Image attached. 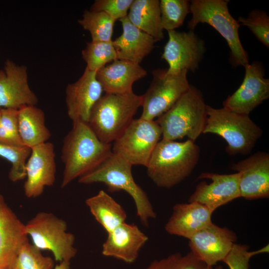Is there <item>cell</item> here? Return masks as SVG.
<instances>
[{"label": "cell", "mask_w": 269, "mask_h": 269, "mask_svg": "<svg viewBox=\"0 0 269 269\" xmlns=\"http://www.w3.org/2000/svg\"><path fill=\"white\" fill-rule=\"evenodd\" d=\"M227 0H192L190 4L191 18L187 23L189 30L194 31L200 23L213 27L226 40L230 49V59L235 66L245 67L249 56L241 42L240 24L230 14Z\"/></svg>", "instance_id": "7"}, {"label": "cell", "mask_w": 269, "mask_h": 269, "mask_svg": "<svg viewBox=\"0 0 269 269\" xmlns=\"http://www.w3.org/2000/svg\"><path fill=\"white\" fill-rule=\"evenodd\" d=\"M0 143L11 146H24L18 128V110L0 108Z\"/></svg>", "instance_id": "32"}, {"label": "cell", "mask_w": 269, "mask_h": 269, "mask_svg": "<svg viewBox=\"0 0 269 269\" xmlns=\"http://www.w3.org/2000/svg\"><path fill=\"white\" fill-rule=\"evenodd\" d=\"M38 102L28 83L26 66L6 60L3 69L0 70V108L18 110Z\"/></svg>", "instance_id": "17"}, {"label": "cell", "mask_w": 269, "mask_h": 269, "mask_svg": "<svg viewBox=\"0 0 269 269\" xmlns=\"http://www.w3.org/2000/svg\"><path fill=\"white\" fill-rule=\"evenodd\" d=\"M237 240L234 232L212 222L189 239L190 252L208 267L223 262Z\"/></svg>", "instance_id": "13"}, {"label": "cell", "mask_w": 269, "mask_h": 269, "mask_svg": "<svg viewBox=\"0 0 269 269\" xmlns=\"http://www.w3.org/2000/svg\"><path fill=\"white\" fill-rule=\"evenodd\" d=\"M242 83L223 102V108L231 111L249 115L257 106L269 98V79L259 62L249 63L245 67Z\"/></svg>", "instance_id": "12"}, {"label": "cell", "mask_w": 269, "mask_h": 269, "mask_svg": "<svg viewBox=\"0 0 269 269\" xmlns=\"http://www.w3.org/2000/svg\"><path fill=\"white\" fill-rule=\"evenodd\" d=\"M254 256L248 246L235 243L223 262L229 269H249L250 260Z\"/></svg>", "instance_id": "36"}, {"label": "cell", "mask_w": 269, "mask_h": 269, "mask_svg": "<svg viewBox=\"0 0 269 269\" xmlns=\"http://www.w3.org/2000/svg\"><path fill=\"white\" fill-rule=\"evenodd\" d=\"M79 24L90 33L92 41H112L116 20L103 11L85 10Z\"/></svg>", "instance_id": "27"}, {"label": "cell", "mask_w": 269, "mask_h": 269, "mask_svg": "<svg viewBox=\"0 0 269 269\" xmlns=\"http://www.w3.org/2000/svg\"><path fill=\"white\" fill-rule=\"evenodd\" d=\"M198 178L208 179L211 182L199 183L190 195L188 202L200 203L207 207L212 213L221 206L241 197L238 172L222 174L203 172Z\"/></svg>", "instance_id": "15"}, {"label": "cell", "mask_w": 269, "mask_h": 269, "mask_svg": "<svg viewBox=\"0 0 269 269\" xmlns=\"http://www.w3.org/2000/svg\"><path fill=\"white\" fill-rule=\"evenodd\" d=\"M238 21L247 26L262 44L269 48V17L265 11L253 10L247 17H239Z\"/></svg>", "instance_id": "34"}, {"label": "cell", "mask_w": 269, "mask_h": 269, "mask_svg": "<svg viewBox=\"0 0 269 269\" xmlns=\"http://www.w3.org/2000/svg\"><path fill=\"white\" fill-rule=\"evenodd\" d=\"M159 7L161 25L167 31L179 27L190 12V3L187 0H161Z\"/></svg>", "instance_id": "30"}, {"label": "cell", "mask_w": 269, "mask_h": 269, "mask_svg": "<svg viewBox=\"0 0 269 269\" xmlns=\"http://www.w3.org/2000/svg\"><path fill=\"white\" fill-rule=\"evenodd\" d=\"M239 174L241 197L248 200L269 197V154L258 151L232 164Z\"/></svg>", "instance_id": "16"}, {"label": "cell", "mask_w": 269, "mask_h": 269, "mask_svg": "<svg viewBox=\"0 0 269 269\" xmlns=\"http://www.w3.org/2000/svg\"><path fill=\"white\" fill-rule=\"evenodd\" d=\"M147 75L139 64L116 59L96 72V77L104 91L108 93H125L133 91V84Z\"/></svg>", "instance_id": "22"}, {"label": "cell", "mask_w": 269, "mask_h": 269, "mask_svg": "<svg viewBox=\"0 0 269 269\" xmlns=\"http://www.w3.org/2000/svg\"><path fill=\"white\" fill-rule=\"evenodd\" d=\"M207 119V105L199 90L190 85L188 90L155 121L162 139L175 140L187 136L194 141L202 133Z\"/></svg>", "instance_id": "5"}, {"label": "cell", "mask_w": 269, "mask_h": 269, "mask_svg": "<svg viewBox=\"0 0 269 269\" xmlns=\"http://www.w3.org/2000/svg\"><path fill=\"white\" fill-rule=\"evenodd\" d=\"M212 213L205 206L196 202L177 203L164 229L171 235L189 239L212 222Z\"/></svg>", "instance_id": "21"}, {"label": "cell", "mask_w": 269, "mask_h": 269, "mask_svg": "<svg viewBox=\"0 0 269 269\" xmlns=\"http://www.w3.org/2000/svg\"><path fill=\"white\" fill-rule=\"evenodd\" d=\"M119 21L123 31L120 36L113 41L117 59L139 64L154 48L156 41L134 25L127 16Z\"/></svg>", "instance_id": "23"}, {"label": "cell", "mask_w": 269, "mask_h": 269, "mask_svg": "<svg viewBox=\"0 0 269 269\" xmlns=\"http://www.w3.org/2000/svg\"><path fill=\"white\" fill-rule=\"evenodd\" d=\"M142 99V95L133 91L106 93L94 106L88 124L101 141L110 144L124 132L134 119L141 106Z\"/></svg>", "instance_id": "3"}, {"label": "cell", "mask_w": 269, "mask_h": 269, "mask_svg": "<svg viewBox=\"0 0 269 269\" xmlns=\"http://www.w3.org/2000/svg\"><path fill=\"white\" fill-rule=\"evenodd\" d=\"M187 70L177 73L156 69L146 92L142 95L140 118L154 120L167 111L189 88Z\"/></svg>", "instance_id": "9"}, {"label": "cell", "mask_w": 269, "mask_h": 269, "mask_svg": "<svg viewBox=\"0 0 269 269\" xmlns=\"http://www.w3.org/2000/svg\"><path fill=\"white\" fill-rule=\"evenodd\" d=\"M18 128L21 141L30 148L47 142L51 133L45 125L43 111L36 106H25L18 110Z\"/></svg>", "instance_id": "24"}, {"label": "cell", "mask_w": 269, "mask_h": 269, "mask_svg": "<svg viewBox=\"0 0 269 269\" xmlns=\"http://www.w3.org/2000/svg\"><path fill=\"white\" fill-rule=\"evenodd\" d=\"M133 165L113 152L95 169L78 178L80 183H104L108 191H124L133 198L136 215L141 223L148 225L156 214L145 191L135 182L133 176Z\"/></svg>", "instance_id": "4"}, {"label": "cell", "mask_w": 269, "mask_h": 269, "mask_svg": "<svg viewBox=\"0 0 269 269\" xmlns=\"http://www.w3.org/2000/svg\"><path fill=\"white\" fill-rule=\"evenodd\" d=\"M85 204L107 233L126 222L127 214L124 209L104 190L87 198Z\"/></svg>", "instance_id": "26"}, {"label": "cell", "mask_w": 269, "mask_h": 269, "mask_svg": "<svg viewBox=\"0 0 269 269\" xmlns=\"http://www.w3.org/2000/svg\"><path fill=\"white\" fill-rule=\"evenodd\" d=\"M0 269H3V268H0Z\"/></svg>", "instance_id": "39"}, {"label": "cell", "mask_w": 269, "mask_h": 269, "mask_svg": "<svg viewBox=\"0 0 269 269\" xmlns=\"http://www.w3.org/2000/svg\"><path fill=\"white\" fill-rule=\"evenodd\" d=\"M200 152L199 146L191 139L178 142L162 139L146 166L147 175L158 187L170 188L192 173Z\"/></svg>", "instance_id": "2"}, {"label": "cell", "mask_w": 269, "mask_h": 269, "mask_svg": "<svg viewBox=\"0 0 269 269\" xmlns=\"http://www.w3.org/2000/svg\"><path fill=\"white\" fill-rule=\"evenodd\" d=\"M26 164L25 196L34 198L41 195L44 188L55 181L56 165L54 145L46 142L33 147Z\"/></svg>", "instance_id": "14"}, {"label": "cell", "mask_w": 269, "mask_h": 269, "mask_svg": "<svg viewBox=\"0 0 269 269\" xmlns=\"http://www.w3.org/2000/svg\"><path fill=\"white\" fill-rule=\"evenodd\" d=\"M208 269L205 264L198 260L190 252L185 255L174 253L159 260H154L146 268L140 269Z\"/></svg>", "instance_id": "33"}, {"label": "cell", "mask_w": 269, "mask_h": 269, "mask_svg": "<svg viewBox=\"0 0 269 269\" xmlns=\"http://www.w3.org/2000/svg\"><path fill=\"white\" fill-rule=\"evenodd\" d=\"M25 225L26 234L38 249L51 252L59 262L69 261L77 252L75 237L67 232V224L52 213L39 212Z\"/></svg>", "instance_id": "8"}, {"label": "cell", "mask_w": 269, "mask_h": 269, "mask_svg": "<svg viewBox=\"0 0 269 269\" xmlns=\"http://www.w3.org/2000/svg\"><path fill=\"white\" fill-rule=\"evenodd\" d=\"M27 241L25 225L6 203L0 193V268L7 269Z\"/></svg>", "instance_id": "20"}, {"label": "cell", "mask_w": 269, "mask_h": 269, "mask_svg": "<svg viewBox=\"0 0 269 269\" xmlns=\"http://www.w3.org/2000/svg\"><path fill=\"white\" fill-rule=\"evenodd\" d=\"M82 56L86 63V68L96 72L107 64L117 59L113 40L87 42L82 51Z\"/></svg>", "instance_id": "28"}, {"label": "cell", "mask_w": 269, "mask_h": 269, "mask_svg": "<svg viewBox=\"0 0 269 269\" xmlns=\"http://www.w3.org/2000/svg\"><path fill=\"white\" fill-rule=\"evenodd\" d=\"M161 135V129L155 121L134 119L113 142L112 151L132 165L146 167Z\"/></svg>", "instance_id": "10"}, {"label": "cell", "mask_w": 269, "mask_h": 269, "mask_svg": "<svg viewBox=\"0 0 269 269\" xmlns=\"http://www.w3.org/2000/svg\"><path fill=\"white\" fill-rule=\"evenodd\" d=\"M31 149L26 146H11L0 143V157L11 163L8 178L17 182L26 177V164Z\"/></svg>", "instance_id": "31"}, {"label": "cell", "mask_w": 269, "mask_h": 269, "mask_svg": "<svg viewBox=\"0 0 269 269\" xmlns=\"http://www.w3.org/2000/svg\"><path fill=\"white\" fill-rule=\"evenodd\" d=\"M167 32L168 39L161 56V58L168 65L167 72H195L206 51L204 40L192 30L179 32L174 30Z\"/></svg>", "instance_id": "11"}, {"label": "cell", "mask_w": 269, "mask_h": 269, "mask_svg": "<svg viewBox=\"0 0 269 269\" xmlns=\"http://www.w3.org/2000/svg\"><path fill=\"white\" fill-rule=\"evenodd\" d=\"M133 0H96L90 10L103 11L116 21L127 16Z\"/></svg>", "instance_id": "35"}, {"label": "cell", "mask_w": 269, "mask_h": 269, "mask_svg": "<svg viewBox=\"0 0 269 269\" xmlns=\"http://www.w3.org/2000/svg\"><path fill=\"white\" fill-rule=\"evenodd\" d=\"M102 254L128 264L134 263L148 238L134 224L125 222L107 233Z\"/></svg>", "instance_id": "19"}, {"label": "cell", "mask_w": 269, "mask_h": 269, "mask_svg": "<svg viewBox=\"0 0 269 269\" xmlns=\"http://www.w3.org/2000/svg\"><path fill=\"white\" fill-rule=\"evenodd\" d=\"M103 92L96 72L87 68L77 81L68 84L65 90V100L68 116L72 123H88L91 112Z\"/></svg>", "instance_id": "18"}, {"label": "cell", "mask_w": 269, "mask_h": 269, "mask_svg": "<svg viewBox=\"0 0 269 269\" xmlns=\"http://www.w3.org/2000/svg\"><path fill=\"white\" fill-rule=\"evenodd\" d=\"M203 134H217L227 143L226 151L230 155L250 152L263 134V130L249 117L224 108L207 105V119Z\"/></svg>", "instance_id": "6"}, {"label": "cell", "mask_w": 269, "mask_h": 269, "mask_svg": "<svg viewBox=\"0 0 269 269\" xmlns=\"http://www.w3.org/2000/svg\"><path fill=\"white\" fill-rule=\"evenodd\" d=\"M72 124L61 149L64 165L62 188L95 169L112 153L111 144L101 141L88 123Z\"/></svg>", "instance_id": "1"}, {"label": "cell", "mask_w": 269, "mask_h": 269, "mask_svg": "<svg viewBox=\"0 0 269 269\" xmlns=\"http://www.w3.org/2000/svg\"></svg>", "instance_id": "40"}, {"label": "cell", "mask_w": 269, "mask_h": 269, "mask_svg": "<svg viewBox=\"0 0 269 269\" xmlns=\"http://www.w3.org/2000/svg\"><path fill=\"white\" fill-rule=\"evenodd\" d=\"M127 17L134 25L156 41L164 38L159 0H133Z\"/></svg>", "instance_id": "25"}, {"label": "cell", "mask_w": 269, "mask_h": 269, "mask_svg": "<svg viewBox=\"0 0 269 269\" xmlns=\"http://www.w3.org/2000/svg\"><path fill=\"white\" fill-rule=\"evenodd\" d=\"M208 269H224L221 265L215 266L214 267H208Z\"/></svg>", "instance_id": "38"}, {"label": "cell", "mask_w": 269, "mask_h": 269, "mask_svg": "<svg viewBox=\"0 0 269 269\" xmlns=\"http://www.w3.org/2000/svg\"><path fill=\"white\" fill-rule=\"evenodd\" d=\"M55 266L51 257L44 256L40 250L27 241L7 269H54Z\"/></svg>", "instance_id": "29"}, {"label": "cell", "mask_w": 269, "mask_h": 269, "mask_svg": "<svg viewBox=\"0 0 269 269\" xmlns=\"http://www.w3.org/2000/svg\"><path fill=\"white\" fill-rule=\"evenodd\" d=\"M70 262L62 261L56 265L54 269H70Z\"/></svg>", "instance_id": "37"}]
</instances>
